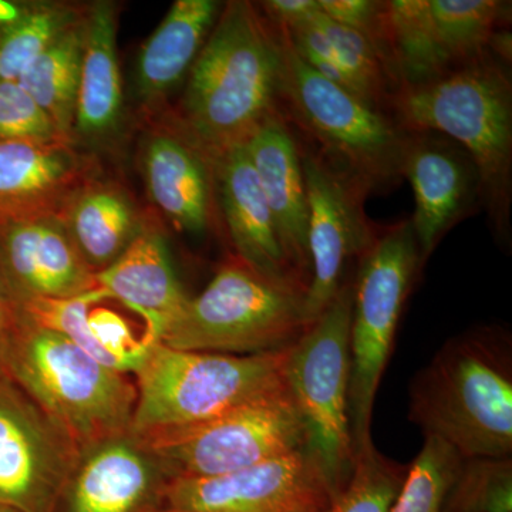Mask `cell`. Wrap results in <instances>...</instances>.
I'll list each match as a JSON object with an SVG mask.
<instances>
[{"instance_id": "cell-1", "label": "cell", "mask_w": 512, "mask_h": 512, "mask_svg": "<svg viewBox=\"0 0 512 512\" xmlns=\"http://www.w3.org/2000/svg\"><path fill=\"white\" fill-rule=\"evenodd\" d=\"M281 49L256 3H224L192 64L174 126L212 163L279 110Z\"/></svg>"}, {"instance_id": "cell-2", "label": "cell", "mask_w": 512, "mask_h": 512, "mask_svg": "<svg viewBox=\"0 0 512 512\" xmlns=\"http://www.w3.org/2000/svg\"><path fill=\"white\" fill-rule=\"evenodd\" d=\"M387 114L403 130L436 131L473 160L481 210L495 241H512V80L510 66L491 53L433 82L400 87Z\"/></svg>"}, {"instance_id": "cell-3", "label": "cell", "mask_w": 512, "mask_h": 512, "mask_svg": "<svg viewBox=\"0 0 512 512\" xmlns=\"http://www.w3.org/2000/svg\"><path fill=\"white\" fill-rule=\"evenodd\" d=\"M512 370L495 329L451 339L414 380L410 419L463 458L512 453Z\"/></svg>"}, {"instance_id": "cell-4", "label": "cell", "mask_w": 512, "mask_h": 512, "mask_svg": "<svg viewBox=\"0 0 512 512\" xmlns=\"http://www.w3.org/2000/svg\"><path fill=\"white\" fill-rule=\"evenodd\" d=\"M5 373L80 450L131 429L137 387L130 375L97 362L22 311Z\"/></svg>"}, {"instance_id": "cell-5", "label": "cell", "mask_w": 512, "mask_h": 512, "mask_svg": "<svg viewBox=\"0 0 512 512\" xmlns=\"http://www.w3.org/2000/svg\"><path fill=\"white\" fill-rule=\"evenodd\" d=\"M288 352L224 355L151 343L133 375L137 403L130 433L188 429L288 389Z\"/></svg>"}, {"instance_id": "cell-6", "label": "cell", "mask_w": 512, "mask_h": 512, "mask_svg": "<svg viewBox=\"0 0 512 512\" xmlns=\"http://www.w3.org/2000/svg\"><path fill=\"white\" fill-rule=\"evenodd\" d=\"M275 30L281 49L279 109L296 133L369 194L400 184L406 130L316 73L288 33Z\"/></svg>"}, {"instance_id": "cell-7", "label": "cell", "mask_w": 512, "mask_h": 512, "mask_svg": "<svg viewBox=\"0 0 512 512\" xmlns=\"http://www.w3.org/2000/svg\"><path fill=\"white\" fill-rule=\"evenodd\" d=\"M305 295L306 289L274 281L231 255L207 288L190 298L160 343L241 356L286 349L309 326Z\"/></svg>"}, {"instance_id": "cell-8", "label": "cell", "mask_w": 512, "mask_h": 512, "mask_svg": "<svg viewBox=\"0 0 512 512\" xmlns=\"http://www.w3.org/2000/svg\"><path fill=\"white\" fill-rule=\"evenodd\" d=\"M353 282L345 281L328 308L289 346L286 384L305 426V453L340 493L355 463L349 419L350 322Z\"/></svg>"}, {"instance_id": "cell-9", "label": "cell", "mask_w": 512, "mask_h": 512, "mask_svg": "<svg viewBox=\"0 0 512 512\" xmlns=\"http://www.w3.org/2000/svg\"><path fill=\"white\" fill-rule=\"evenodd\" d=\"M421 264L410 220L380 227L357 259L350 322L349 419L355 453L372 441L373 406Z\"/></svg>"}, {"instance_id": "cell-10", "label": "cell", "mask_w": 512, "mask_h": 512, "mask_svg": "<svg viewBox=\"0 0 512 512\" xmlns=\"http://www.w3.org/2000/svg\"><path fill=\"white\" fill-rule=\"evenodd\" d=\"M138 439L164 461L174 478L235 473L305 451L306 444L305 426L289 389L198 426Z\"/></svg>"}, {"instance_id": "cell-11", "label": "cell", "mask_w": 512, "mask_h": 512, "mask_svg": "<svg viewBox=\"0 0 512 512\" xmlns=\"http://www.w3.org/2000/svg\"><path fill=\"white\" fill-rule=\"evenodd\" d=\"M299 140L309 207L311 279L305 295V318L311 325L335 299L345 282L346 266L365 254L380 227L366 215L369 192L308 141L301 136Z\"/></svg>"}, {"instance_id": "cell-12", "label": "cell", "mask_w": 512, "mask_h": 512, "mask_svg": "<svg viewBox=\"0 0 512 512\" xmlns=\"http://www.w3.org/2000/svg\"><path fill=\"white\" fill-rule=\"evenodd\" d=\"M80 448L8 376H0V504L52 512Z\"/></svg>"}, {"instance_id": "cell-13", "label": "cell", "mask_w": 512, "mask_h": 512, "mask_svg": "<svg viewBox=\"0 0 512 512\" xmlns=\"http://www.w3.org/2000/svg\"><path fill=\"white\" fill-rule=\"evenodd\" d=\"M328 485L305 451L205 478H174L157 512H323Z\"/></svg>"}, {"instance_id": "cell-14", "label": "cell", "mask_w": 512, "mask_h": 512, "mask_svg": "<svg viewBox=\"0 0 512 512\" xmlns=\"http://www.w3.org/2000/svg\"><path fill=\"white\" fill-rule=\"evenodd\" d=\"M173 480L164 461L128 431L80 451L52 512H157Z\"/></svg>"}, {"instance_id": "cell-15", "label": "cell", "mask_w": 512, "mask_h": 512, "mask_svg": "<svg viewBox=\"0 0 512 512\" xmlns=\"http://www.w3.org/2000/svg\"><path fill=\"white\" fill-rule=\"evenodd\" d=\"M402 177L412 185V224L421 264L456 225L481 210L480 175L456 141L436 131H407Z\"/></svg>"}, {"instance_id": "cell-16", "label": "cell", "mask_w": 512, "mask_h": 512, "mask_svg": "<svg viewBox=\"0 0 512 512\" xmlns=\"http://www.w3.org/2000/svg\"><path fill=\"white\" fill-rule=\"evenodd\" d=\"M0 275L19 306L69 299L99 289L60 217L0 227Z\"/></svg>"}, {"instance_id": "cell-17", "label": "cell", "mask_w": 512, "mask_h": 512, "mask_svg": "<svg viewBox=\"0 0 512 512\" xmlns=\"http://www.w3.org/2000/svg\"><path fill=\"white\" fill-rule=\"evenodd\" d=\"M96 177L93 158L67 141H0V227L62 217L67 204Z\"/></svg>"}, {"instance_id": "cell-18", "label": "cell", "mask_w": 512, "mask_h": 512, "mask_svg": "<svg viewBox=\"0 0 512 512\" xmlns=\"http://www.w3.org/2000/svg\"><path fill=\"white\" fill-rule=\"evenodd\" d=\"M279 241L295 274L309 285V207L301 160V140L282 111L264 121L244 144Z\"/></svg>"}, {"instance_id": "cell-19", "label": "cell", "mask_w": 512, "mask_h": 512, "mask_svg": "<svg viewBox=\"0 0 512 512\" xmlns=\"http://www.w3.org/2000/svg\"><path fill=\"white\" fill-rule=\"evenodd\" d=\"M141 168L148 197L178 231L201 235L217 227L214 164L174 124L147 137Z\"/></svg>"}, {"instance_id": "cell-20", "label": "cell", "mask_w": 512, "mask_h": 512, "mask_svg": "<svg viewBox=\"0 0 512 512\" xmlns=\"http://www.w3.org/2000/svg\"><path fill=\"white\" fill-rule=\"evenodd\" d=\"M221 222L235 255L274 281L306 289L286 259L264 192L244 146L214 160Z\"/></svg>"}, {"instance_id": "cell-21", "label": "cell", "mask_w": 512, "mask_h": 512, "mask_svg": "<svg viewBox=\"0 0 512 512\" xmlns=\"http://www.w3.org/2000/svg\"><path fill=\"white\" fill-rule=\"evenodd\" d=\"M96 281L110 299L144 319L147 339L153 342H161L190 301L175 274L167 242L151 221L143 222L120 258L97 272Z\"/></svg>"}, {"instance_id": "cell-22", "label": "cell", "mask_w": 512, "mask_h": 512, "mask_svg": "<svg viewBox=\"0 0 512 512\" xmlns=\"http://www.w3.org/2000/svg\"><path fill=\"white\" fill-rule=\"evenodd\" d=\"M123 82L117 53V6L94 2L84 8L83 52L73 138L104 143L123 119Z\"/></svg>"}, {"instance_id": "cell-23", "label": "cell", "mask_w": 512, "mask_h": 512, "mask_svg": "<svg viewBox=\"0 0 512 512\" xmlns=\"http://www.w3.org/2000/svg\"><path fill=\"white\" fill-rule=\"evenodd\" d=\"M224 3L177 0L141 47L136 66L137 99L156 106L190 73Z\"/></svg>"}, {"instance_id": "cell-24", "label": "cell", "mask_w": 512, "mask_h": 512, "mask_svg": "<svg viewBox=\"0 0 512 512\" xmlns=\"http://www.w3.org/2000/svg\"><path fill=\"white\" fill-rule=\"evenodd\" d=\"M60 218L94 274L120 258L144 222L121 185L96 177L76 192Z\"/></svg>"}, {"instance_id": "cell-25", "label": "cell", "mask_w": 512, "mask_h": 512, "mask_svg": "<svg viewBox=\"0 0 512 512\" xmlns=\"http://www.w3.org/2000/svg\"><path fill=\"white\" fill-rule=\"evenodd\" d=\"M83 18L47 47L18 83L36 101L62 140L74 143L73 127L83 52ZM76 144V143H74Z\"/></svg>"}, {"instance_id": "cell-26", "label": "cell", "mask_w": 512, "mask_h": 512, "mask_svg": "<svg viewBox=\"0 0 512 512\" xmlns=\"http://www.w3.org/2000/svg\"><path fill=\"white\" fill-rule=\"evenodd\" d=\"M434 32L454 69L488 55L491 39L511 20V3L498 0H427Z\"/></svg>"}, {"instance_id": "cell-27", "label": "cell", "mask_w": 512, "mask_h": 512, "mask_svg": "<svg viewBox=\"0 0 512 512\" xmlns=\"http://www.w3.org/2000/svg\"><path fill=\"white\" fill-rule=\"evenodd\" d=\"M83 13L84 8L63 2L23 5L18 20L0 26V82H18L30 64L76 25Z\"/></svg>"}, {"instance_id": "cell-28", "label": "cell", "mask_w": 512, "mask_h": 512, "mask_svg": "<svg viewBox=\"0 0 512 512\" xmlns=\"http://www.w3.org/2000/svg\"><path fill=\"white\" fill-rule=\"evenodd\" d=\"M409 466L383 456L373 444L355 453L348 483L323 512H392Z\"/></svg>"}, {"instance_id": "cell-29", "label": "cell", "mask_w": 512, "mask_h": 512, "mask_svg": "<svg viewBox=\"0 0 512 512\" xmlns=\"http://www.w3.org/2000/svg\"><path fill=\"white\" fill-rule=\"evenodd\" d=\"M461 461L444 441L424 437L392 512H448V494Z\"/></svg>"}, {"instance_id": "cell-30", "label": "cell", "mask_w": 512, "mask_h": 512, "mask_svg": "<svg viewBox=\"0 0 512 512\" xmlns=\"http://www.w3.org/2000/svg\"><path fill=\"white\" fill-rule=\"evenodd\" d=\"M448 512H512V461H461L448 494Z\"/></svg>"}, {"instance_id": "cell-31", "label": "cell", "mask_w": 512, "mask_h": 512, "mask_svg": "<svg viewBox=\"0 0 512 512\" xmlns=\"http://www.w3.org/2000/svg\"><path fill=\"white\" fill-rule=\"evenodd\" d=\"M104 299H110L109 295L99 288L77 298L43 299L25 303L19 308L23 315L36 325L60 333L64 338L72 340L74 345L79 346L87 355L94 357L97 362L126 373L120 360L100 345L90 329V308Z\"/></svg>"}, {"instance_id": "cell-32", "label": "cell", "mask_w": 512, "mask_h": 512, "mask_svg": "<svg viewBox=\"0 0 512 512\" xmlns=\"http://www.w3.org/2000/svg\"><path fill=\"white\" fill-rule=\"evenodd\" d=\"M64 141L18 82H0V141Z\"/></svg>"}, {"instance_id": "cell-33", "label": "cell", "mask_w": 512, "mask_h": 512, "mask_svg": "<svg viewBox=\"0 0 512 512\" xmlns=\"http://www.w3.org/2000/svg\"><path fill=\"white\" fill-rule=\"evenodd\" d=\"M256 5L269 23L284 29L305 22L319 9L318 0H266Z\"/></svg>"}, {"instance_id": "cell-34", "label": "cell", "mask_w": 512, "mask_h": 512, "mask_svg": "<svg viewBox=\"0 0 512 512\" xmlns=\"http://www.w3.org/2000/svg\"><path fill=\"white\" fill-rule=\"evenodd\" d=\"M20 308L10 295L8 286L0 275V376H6V355L13 333L18 328Z\"/></svg>"}, {"instance_id": "cell-35", "label": "cell", "mask_w": 512, "mask_h": 512, "mask_svg": "<svg viewBox=\"0 0 512 512\" xmlns=\"http://www.w3.org/2000/svg\"><path fill=\"white\" fill-rule=\"evenodd\" d=\"M22 12L23 6H19L18 3L0 0V26L15 22L20 18Z\"/></svg>"}, {"instance_id": "cell-36", "label": "cell", "mask_w": 512, "mask_h": 512, "mask_svg": "<svg viewBox=\"0 0 512 512\" xmlns=\"http://www.w3.org/2000/svg\"><path fill=\"white\" fill-rule=\"evenodd\" d=\"M0 512H22L18 508L10 507V505L0 504Z\"/></svg>"}]
</instances>
